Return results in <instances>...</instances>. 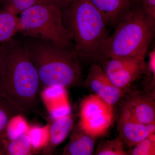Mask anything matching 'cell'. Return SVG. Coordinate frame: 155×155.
Returning a JSON list of instances; mask_svg holds the SVG:
<instances>
[{
	"label": "cell",
	"instance_id": "5b68a950",
	"mask_svg": "<svg viewBox=\"0 0 155 155\" xmlns=\"http://www.w3.org/2000/svg\"><path fill=\"white\" fill-rule=\"evenodd\" d=\"M17 33L61 47L72 48V41L63 22L61 10L43 0L19 14Z\"/></svg>",
	"mask_w": 155,
	"mask_h": 155
},
{
	"label": "cell",
	"instance_id": "3957f363",
	"mask_svg": "<svg viewBox=\"0 0 155 155\" xmlns=\"http://www.w3.org/2000/svg\"><path fill=\"white\" fill-rule=\"evenodd\" d=\"M62 14L64 26L81 61L102 63L101 47L109 36V25L102 14L89 0H72Z\"/></svg>",
	"mask_w": 155,
	"mask_h": 155
},
{
	"label": "cell",
	"instance_id": "9a60e30c",
	"mask_svg": "<svg viewBox=\"0 0 155 155\" xmlns=\"http://www.w3.org/2000/svg\"><path fill=\"white\" fill-rule=\"evenodd\" d=\"M19 17L2 9L0 11V44L13 38L17 33Z\"/></svg>",
	"mask_w": 155,
	"mask_h": 155
},
{
	"label": "cell",
	"instance_id": "d4e9b609",
	"mask_svg": "<svg viewBox=\"0 0 155 155\" xmlns=\"http://www.w3.org/2000/svg\"><path fill=\"white\" fill-rule=\"evenodd\" d=\"M4 139L0 140V155H5L3 146V140Z\"/></svg>",
	"mask_w": 155,
	"mask_h": 155
},
{
	"label": "cell",
	"instance_id": "2e32d148",
	"mask_svg": "<svg viewBox=\"0 0 155 155\" xmlns=\"http://www.w3.org/2000/svg\"><path fill=\"white\" fill-rule=\"evenodd\" d=\"M21 113L6 100L0 97V136L6 137L9 123Z\"/></svg>",
	"mask_w": 155,
	"mask_h": 155
},
{
	"label": "cell",
	"instance_id": "44dd1931",
	"mask_svg": "<svg viewBox=\"0 0 155 155\" xmlns=\"http://www.w3.org/2000/svg\"><path fill=\"white\" fill-rule=\"evenodd\" d=\"M43 1L55 6L63 12L69 7L72 0H43Z\"/></svg>",
	"mask_w": 155,
	"mask_h": 155
},
{
	"label": "cell",
	"instance_id": "ac0fdd59",
	"mask_svg": "<svg viewBox=\"0 0 155 155\" xmlns=\"http://www.w3.org/2000/svg\"><path fill=\"white\" fill-rule=\"evenodd\" d=\"M41 0H0L3 9L15 15H19L25 9Z\"/></svg>",
	"mask_w": 155,
	"mask_h": 155
},
{
	"label": "cell",
	"instance_id": "9c48e42d",
	"mask_svg": "<svg viewBox=\"0 0 155 155\" xmlns=\"http://www.w3.org/2000/svg\"><path fill=\"white\" fill-rule=\"evenodd\" d=\"M122 111L146 125L155 120L154 98L148 93L134 92L127 97Z\"/></svg>",
	"mask_w": 155,
	"mask_h": 155
},
{
	"label": "cell",
	"instance_id": "8fae6325",
	"mask_svg": "<svg viewBox=\"0 0 155 155\" xmlns=\"http://www.w3.org/2000/svg\"><path fill=\"white\" fill-rule=\"evenodd\" d=\"M117 127L119 136L123 143L130 148L135 147L150 135L146 125L122 111L117 122Z\"/></svg>",
	"mask_w": 155,
	"mask_h": 155
},
{
	"label": "cell",
	"instance_id": "6da1fadb",
	"mask_svg": "<svg viewBox=\"0 0 155 155\" xmlns=\"http://www.w3.org/2000/svg\"><path fill=\"white\" fill-rule=\"evenodd\" d=\"M0 97L21 114L36 112L39 105L40 82L34 65L22 42L13 39L3 43Z\"/></svg>",
	"mask_w": 155,
	"mask_h": 155
},
{
	"label": "cell",
	"instance_id": "8992f818",
	"mask_svg": "<svg viewBox=\"0 0 155 155\" xmlns=\"http://www.w3.org/2000/svg\"><path fill=\"white\" fill-rule=\"evenodd\" d=\"M113 106L97 94L84 99L78 125L87 133L98 137L106 133L114 120Z\"/></svg>",
	"mask_w": 155,
	"mask_h": 155
},
{
	"label": "cell",
	"instance_id": "ba28073f",
	"mask_svg": "<svg viewBox=\"0 0 155 155\" xmlns=\"http://www.w3.org/2000/svg\"><path fill=\"white\" fill-rule=\"evenodd\" d=\"M84 84L112 106L118 102L122 97V89L112 83L102 67L97 63L91 65Z\"/></svg>",
	"mask_w": 155,
	"mask_h": 155
},
{
	"label": "cell",
	"instance_id": "52a82bcc",
	"mask_svg": "<svg viewBox=\"0 0 155 155\" xmlns=\"http://www.w3.org/2000/svg\"><path fill=\"white\" fill-rule=\"evenodd\" d=\"M145 57L110 58L103 62L101 67L112 83L123 89L146 72Z\"/></svg>",
	"mask_w": 155,
	"mask_h": 155
},
{
	"label": "cell",
	"instance_id": "7402d4cb",
	"mask_svg": "<svg viewBox=\"0 0 155 155\" xmlns=\"http://www.w3.org/2000/svg\"><path fill=\"white\" fill-rule=\"evenodd\" d=\"M146 72H149L151 74L153 77L155 75V48L150 52L149 54V62L147 64Z\"/></svg>",
	"mask_w": 155,
	"mask_h": 155
},
{
	"label": "cell",
	"instance_id": "277c9868",
	"mask_svg": "<svg viewBox=\"0 0 155 155\" xmlns=\"http://www.w3.org/2000/svg\"><path fill=\"white\" fill-rule=\"evenodd\" d=\"M115 28L102 45L103 62L110 58L145 57L154 36L155 19L147 14L137 0Z\"/></svg>",
	"mask_w": 155,
	"mask_h": 155
},
{
	"label": "cell",
	"instance_id": "d6986e66",
	"mask_svg": "<svg viewBox=\"0 0 155 155\" xmlns=\"http://www.w3.org/2000/svg\"><path fill=\"white\" fill-rule=\"evenodd\" d=\"M132 148L127 152L128 155H155V142L151 141L148 137Z\"/></svg>",
	"mask_w": 155,
	"mask_h": 155
},
{
	"label": "cell",
	"instance_id": "603a6c76",
	"mask_svg": "<svg viewBox=\"0 0 155 155\" xmlns=\"http://www.w3.org/2000/svg\"><path fill=\"white\" fill-rule=\"evenodd\" d=\"M147 129L148 130L150 134L155 133V121L148 123L146 125Z\"/></svg>",
	"mask_w": 155,
	"mask_h": 155
},
{
	"label": "cell",
	"instance_id": "cb8c5ba5",
	"mask_svg": "<svg viewBox=\"0 0 155 155\" xmlns=\"http://www.w3.org/2000/svg\"><path fill=\"white\" fill-rule=\"evenodd\" d=\"M4 56V50L3 44H0V71L2 65Z\"/></svg>",
	"mask_w": 155,
	"mask_h": 155
},
{
	"label": "cell",
	"instance_id": "7a4b0ae2",
	"mask_svg": "<svg viewBox=\"0 0 155 155\" xmlns=\"http://www.w3.org/2000/svg\"><path fill=\"white\" fill-rule=\"evenodd\" d=\"M22 42L36 69L41 87H68L79 82L82 67L74 49L28 37Z\"/></svg>",
	"mask_w": 155,
	"mask_h": 155
},
{
	"label": "cell",
	"instance_id": "484cf974",
	"mask_svg": "<svg viewBox=\"0 0 155 155\" xmlns=\"http://www.w3.org/2000/svg\"><path fill=\"white\" fill-rule=\"evenodd\" d=\"M6 138L5 137H3L0 136V140Z\"/></svg>",
	"mask_w": 155,
	"mask_h": 155
},
{
	"label": "cell",
	"instance_id": "e0dca14e",
	"mask_svg": "<svg viewBox=\"0 0 155 155\" xmlns=\"http://www.w3.org/2000/svg\"><path fill=\"white\" fill-rule=\"evenodd\" d=\"M95 155H127L124 147V143L120 137L111 140L101 143L97 147Z\"/></svg>",
	"mask_w": 155,
	"mask_h": 155
},
{
	"label": "cell",
	"instance_id": "7c38bea8",
	"mask_svg": "<svg viewBox=\"0 0 155 155\" xmlns=\"http://www.w3.org/2000/svg\"><path fill=\"white\" fill-rule=\"evenodd\" d=\"M97 138L87 133L78 125L72 131L62 155H92Z\"/></svg>",
	"mask_w": 155,
	"mask_h": 155
},
{
	"label": "cell",
	"instance_id": "ffe728a7",
	"mask_svg": "<svg viewBox=\"0 0 155 155\" xmlns=\"http://www.w3.org/2000/svg\"><path fill=\"white\" fill-rule=\"evenodd\" d=\"M148 15L155 19V0H137Z\"/></svg>",
	"mask_w": 155,
	"mask_h": 155
},
{
	"label": "cell",
	"instance_id": "4fadbf2b",
	"mask_svg": "<svg viewBox=\"0 0 155 155\" xmlns=\"http://www.w3.org/2000/svg\"><path fill=\"white\" fill-rule=\"evenodd\" d=\"M74 118L66 115L56 119L50 127L49 140L43 151L44 155H51L66 139L73 127Z\"/></svg>",
	"mask_w": 155,
	"mask_h": 155
},
{
	"label": "cell",
	"instance_id": "5bb4252c",
	"mask_svg": "<svg viewBox=\"0 0 155 155\" xmlns=\"http://www.w3.org/2000/svg\"><path fill=\"white\" fill-rule=\"evenodd\" d=\"M5 155H30L32 150V140L28 134L23 132L15 139L3 140Z\"/></svg>",
	"mask_w": 155,
	"mask_h": 155
},
{
	"label": "cell",
	"instance_id": "4316f807",
	"mask_svg": "<svg viewBox=\"0 0 155 155\" xmlns=\"http://www.w3.org/2000/svg\"><path fill=\"white\" fill-rule=\"evenodd\" d=\"M1 8H0V11H1Z\"/></svg>",
	"mask_w": 155,
	"mask_h": 155
},
{
	"label": "cell",
	"instance_id": "30bf717a",
	"mask_svg": "<svg viewBox=\"0 0 155 155\" xmlns=\"http://www.w3.org/2000/svg\"><path fill=\"white\" fill-rule=\"evenodd\" d=\"M104 15L109 26L115 28L133 9L137 0H89Z\"/></svg>",
	"mask_w": 155,
	"mask_h": 155
}]
</instances>
